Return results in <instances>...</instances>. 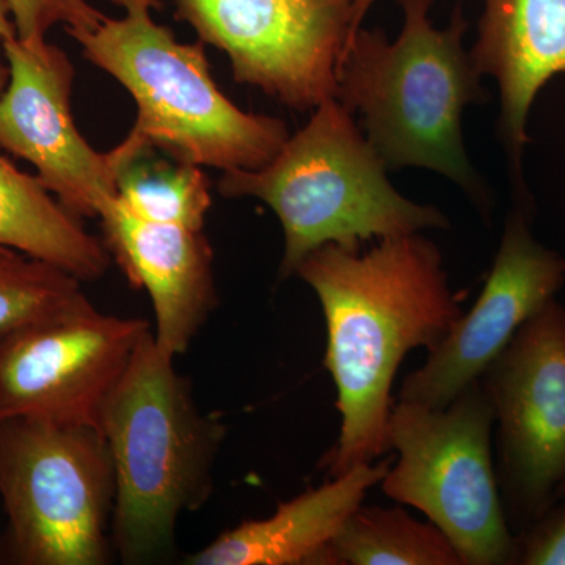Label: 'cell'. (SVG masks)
<instances>
[{
	"label": "cell",
	"instance_id": "obj_1",
	"mask_svg": "<svg viewBox=\"0 0 565 565\" xmlns=\"http://www.w3.org/2000/svg\"><path fill=\"white\" fill-rule=\"evenodd\" d=\"M327 326L323 364L337 386L340 437L322 457L329 478L390 451L394 377L414 349H434L465 313L437 245L419 233L373 247L327 244L297 266Z\"/></svg>",
	"mask_w": 565,
	"mask_h": 565
},
{
	"label": "cell",
	"instance_id": "obj_2",
	"mask_svg": "<svg viewBox=\"0 0 565 565\" xmlns=\"http://www.w3.org/2000/svg\"><path fill=\"white\" fill-rule=\"evenodd\" d=\"M99 429L115 470L111 548L125 564L169 563L181 515L202 509L214 490L226 424L200 411L191 382L150 330L111 392Z\"/></svg>",
	"mask_w": 565,
	"mask_h": 565
},
{
	"label": "cell",
	"instance_id": "obj_3",
	"mask_svg": "<svg viewBox=\"0 0 565 565\" xmlns=\"http://www.w3.org/2000/svg\"><path fill=\"white\" fill-rule=\"evenodd\" d=\"M399 35L363 29L345 44L337 70L338 99L363 120V132L388 169L434 170L476 202L486 200L462 136L463 110L481 102V74L470 52L462 10L445 29L430 18L433 0H397Z\"/></svg>",
	"mask_w": 565,
	"mask_h": 565
},
{
	"label": "cell",
	"instance_id": "obj_4",
	"mask_svg": "<svg viewBox=\"0 0 565 565\" xmlns=\"http://www.w3.org/2000/svg\"><path fill=\"white\" fill-rule=\"evenodd\" d=\"M386 170L353 114L329 98L266 167L223 172L217 189L226 199L262 200L275 212L285 234L280 278H288L322 245L360 248L448 228L444 212L405 199Z\"/></svg>",
	"mask_w": 565,
	"mask_h": 565
},
{
	"label": "cell",
	"instance_id": "obj_5",
	"mask_svg": "<svg viewBox=\"0 0 565 565\" xmlns=\"http://www.w3.org/2000/svg\"><path fill=\"white\" fill-rule=\"evenodd\" d=\"M121 18L68 31L85 61L106 71L137 107L131 136L182 161L228 172L258 170L289 139L280 118L239 109L212 77L206 44L181 43L152 10L161 0H110Z\"/></svg>",
	"mask_w": 565,
	"mask_h": 565
},
{
	"label": "cell",
	"instance_id": "obj_6",
	"mask_svg": "<svg viewBox=\"0 0 565 565\" xmlns=\"http://www.w3.org/2000/svg\"><path fill=\"white\" fill-rule=\"evenodd\" d=\"M0 500L9 563H109L115 470L98 427L0 416Z\"/></svg>",
	"mask_w": 565,
	"mask_h": 565
},
{
	"label": "cell",
	"instance_id": "obj_7",
	"mask_svg": "<svg viewBox=\"0 0 565 565\" xmlns=\"http://www.w3.org/2000/svg\"><path fill=\"white\" fill-rule=\"evenodd\" d=\"M494 414L481 379L446 407L394 404L381 481L386 497L418 509L456 546L463 565H509L516 535L505 515L493 462Z\"/></svg>",
	"mask_w": 565,
	"mask_h": 565
},
{
	"label": "cell",
	"instance_id": "obj_8",
	"mask_svg": "<svg viewBox=\"0 0 565 565\" xmlns=\"http://www.w3.org/2000/svg\"><path fill=\"white\" fill-rule=\"evenodd\" d=\"M497 427V475L516 535L565 484V307L553 300L523 323L481 375Z\"/></svg>",
	"mask_w": 565,
	"mask_h": 565
},
{
	"label": "cell",
	"instance_id": "obj_9",
	"mask_svg": "<svg viewBox=\"0 0 565 565\" xmlns=\"http://www.w3.org/2000/svg\"><path fill=\"white\" fill-rule=\"evenodd\" d=\"M174 17L222 51L237 84L296 110L334 98L353 0H173Z\"/></svg>",
	"mask_w": 565,
	"mask_h": 565
},
{
	"label": "cell",
	"instance_id": "obj_10",
	"mask_svg": "<svg viewBox=\"0 0 565 565\" xmlns=\"http://www.w3.org/2000/svg\"><path fill=\"white\" fill-rule=\"evenodd\" d=\"M150 323L92 302L0 341V416L98 427Z\"/></svg>",
	"mask_w": 565,
	"mask_h": 565
},
{
	"label": "cell",
	"instance_id": "obj_11",
	"mask_svg": "<svg viewBox=\"0 0 565 565\" xmlns=\"http://www.w3.org/2000/svg\"><path fill=\"white\" fill-rule=\"evenodd\" d=\"M10 71L0 96V150L32 163L36 180L65 210L98 218L117 196L107 152L84 139L71 110L76 70L55 44L3 41Z\"/></svg>",
	"mask_w": 565,
	"mask_h": 565
},
{
	"label": "cell",
	"instance_id": "obj_12",
	"mask_svg": "<svg viewBox=\"0 0 565 565\" xmlns=\"http://www.w3.org/2000/svg\"><path fill=\"white\" fill-rule=\"evenodd\" d=\"M565 282V259L535 239L522 212L509 215L481 296L426 363L404 379L399 401L446 407L511 343L523 323L556 300Z\"/></svg>",
	"mask_w": 565,
	"mask_h": 565
},
{
	"label": "cell",
	"instance_id": "obj_13",
	"mask_svg": "<svg viewBox=\"0 0 565 565\" xmlns=\"http://www.w3.org/2000/svg\"><path fill=\"white\" fill-rule=\"evenodd\" d=\"M111 258L150 296L154 340L170 359L184 355L214 308V252L203 230L147 221L114 196L98 215Z\"/></svg>",
	"mask_w": 565,
	"mask_h": 565
},
{
	"label": "cell",
	"instance_id": "obj_14",
	"mask_svg": "<svg viewBox=\"0 0 565 565\" xmlns=\"http://www.w3.org/2000/svg\"><path fill=\"white\" fill-rule=\"evenodd\" d=\"M470 54L479 74L498 82L501 132L519 159L535 96L565 73V0H484Z\"/></svg>",
	"mask_w": 565,
	"mask_h": 565
},
{
	"label": "cell",
	"instance_id": "obj_15",
	"mask_svg": "<svg viewBox=\"0 0 565 565\" xmlns=\"http://www.w3.org/2000/svg\"><path fill=\"white\" fill-rule=\"evenodd\" d=\"M390 462L359 463L326 484L278 505L274 515L225 531L189 565H319L345 520L381 484Z\"/></svg>",
	"mask_w": 565,
	"mask_h": 565
},
{
	"label": "cell",
	"instance_id": "obj_16",
	"mask_svg": "<svg viewBox=\"0 0 565 565\" xmlns=\"http://www.w3.org/2000/svg\"><path fill=\"white\" fill-rule=\"evenodd\" d=\"M0 248L50 263L81 281H95L109 269L111 256L76 215L36 177L21 172L0 150Z\"/></svg>",
	"mask_w": 565,
	"mask_h": 565
},
{
	"label": "cell",
	"instance_id": "obj_17",
	"mask_svg": "<svg viewBox=\"0 0 565 565\" xmlns=\"http://www.w3.org/2000/svg\"><path fill=\"white\" fill-rule=\"evenodd\" d=\"M118 200L147 221L203 230L212 204L203 167L182 161L131 134L107 152Z\"/></svg>",
	"mask_w": 565,
	"mask_h": 565
},
{
	"label": "cell",
	"instance_id": "obj_18",
	"mask_svg": "<svg viewBox=\"0 0 565 565\" xmlns=\"http://www.w3.org/2000/svg\"><path fill=\"white\" fill-rule=\"evenodd\" d=\"M319 565H463L434 523L403 508L360 505L323 550Z\"/></svg>",
	"mask_w": 565,
	"mask_h": 565
},
{
	"label": "cell",
	"instance_id": "obj_19",
	"mask_svg": "<svg viewBox=\"0 0 565 565\" xmlns=\"http://www.w3.org/2000/svg\"><path fill=\"white\" fill-rule=\"evenodd\" d=\"M81 282L50 263L0 248V341L90 302Z\"/></svg>",
	"mask_w": 565,
	"mask_h": 565
},
{
	"label": "cell",
	"instance_id": "obj_20",
	"mask_svg": "<svg viewBox=\"0 0 565 565\" xmlns=\"http://www.w3.org/2000/svg\"><path fill=\"white\" fill-rule=\"evenodd\" d=\"M18 39L22 43H46L52 28L62 24L68 31H90L106 18L88 0H7Z\"/></svg>",
	"mask_w": 565,
	"mask_h": 565
},
{
	"label": "cell",
	"instance_id": "obj_21",
	"mask_svg": "<svg viewBox=\"0 0 565 565\" xmlns=\"http://www.w3.org/2000/svg\"><path fill=\"white\" fill-rule=\"evenodd\" d=\"M515 564L565 565V493L516 535Z\"/></svg>",
	"mask_w": 565,
	"mask_h": 565
},
{
	"label": "cell",
	"instance_id": "obj_22",
	"mask_svg": "<svg viewBox=\"0 0 565 565\" xmlns=\"http://www.w3.org/2000/svg\"><path fill=\"white\" fill-rule=\"evenodd\" d=\"M17 25H14L13 14L7 0H0V44L3 41L17 36ZM10 71L9 66L0 63V96L6 92L7 84H9Z\"/></svg>",
	"mask_w": 565,
	"mask_h": 565
},
{
	"label": "cell",
	"instance_id": "obj_23",
	"mask_svg": "<svg viewBox=\"0 0 565 565\" xmlns=\"http://www.w3.org/2000/svg\"><path fill=\"white\" fill-rule=\"evenodd\" d=\"M375 0H353V31H359L362 28L364 17L367 11L374 6Z\"/></svg>",
	"mask_w": 565,
	"mask_h": 565
},
{
	"label": "cell",
	"instance_id": "obj_24",
	"mask_svg": "<svg viewBox=\"0 0 565 565\" xmlns=\"http://www.w3.org/2000/svg\"><path fill=\"white\" fill-rule=\"evenodd\" d=\"M564 493H565V484H564V487H563V490H561V494H559V497H563V494H564Z\"/></svg>",
	"mask_w": 565,
	"mask_h": 565
}]
</instances>
